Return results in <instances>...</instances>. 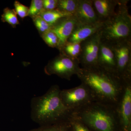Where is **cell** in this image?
I'll use <instances>...</instances> for the list:
<instances>
[{
  "label": "cell",
  "instance_id": "obj_1",
  "mask_svg": "<svg viewBox=\"0 0 131 131\" xmlns=\"http://www.w3.org/2000/svg\"><path fill=\"white\" fill-rule=\"evenodd\" d=\"M77 75L89 89L95 101L116 106L124 84L117 76L98 66L81 68Z\"/></svg>",
  "mask_w": 131,
  "mask_h": 131
},
{
  "label": "cell",
  "instance_id": "obj_2",
  "mask_svg": "<svg viewBox=\"0 0 131 131\" xmlns=\"http://www.w3.org/2000/svg\"><path fill=\"white\" fill-rule=\"evenodd\" d=\"M61 90L58 85H53L44 94L32 99L31 117L32 121L43 126L69 120L73 111L62 102Z\"/></svg>",
  "mask_w": 131,
  "mask_h": 131
},
{
  "label": "cell",
  "instance_id": "obj_3",
  "mask_svg": "<svg viewBox=\"0 0 131 131\" xmlns=\"http://www.w3.org/2000/svg\"><path fill=\"white\" fill-rule=\"evenodd\" d=\"M72 115L91 131H120L114 106L94 101L73 111Z\"/></svg>",
  "mask_w": 131,
  "mask_h": 131
},
{
  "label": "cell",
  "instance_id": "obj_4",
  "mask_svg": "<svg viewBox=\"0 0 131 131\" xmlns=\"http://www.w3.org/2000/svg\"><path fill=\"white\" fill-rule=\"evenodd\" d=\"M128 1L119 0L114 15L104 21L100 31L101 40L110 45L131 40V16L127 6Z\"/></svg>",
  "mask_w": 131,
  "mask_h": 131
},
{
  "label": "cell",
  "instance_id": "obj_5",
  "mask_svg": "<svg viewBox=\"0 0 131 131\" xmlns=\"http://www.w3.org/2000/svg\"><path fill=\"white\" fill-rule=\"evenodd\" d=\"M60 96L63 105L73 111L95 101L89 89L83 83L73 88L61 90Z\"/></svg>",
  "mask_w": 131,
  "mask_h": 131
},
{
  "label": "cell",
  "instance_id": "obj_6",
  "mask_svg": "<svg viewBox=\"0 0 131 131\" xmlns=\"http://www.w3.org/2000/svg\"><path fill=\"white\" fill-rule=\"evenodd\" d=\"M80 63L78 59H73L61 54L52 60L45 68L47 74L56 75L59 77L70 80L80 70Z\"/></svg>",
  "mask_w": 131,
  "mask_h": 131
},
{
  "label": "cell",
  "instance_id": "obj_7",
  "mask_svg": "<svg viewBox=\"0 0 131 131\" xmlns=\"http://www.w3.org/2000/svg\"><path fill=\"white\" fill-rule=\"evenodd\" d=\"M111 45L117 61V76L123 82L131 81V40Z\"/></svg>",
  "mask_w": 131,
  "mask_h": 131
},
{
  "label": "cell",
  "instance_id": "obj_8",
  "mask_svg": "<svg viewBox=\"0 0 131 131\" xmlns=\"http://www.w3.org/2000/svg\"><path fill=\"white\" fill-rule=\"evenodd\" d=\"M101 41L99 31L81 42V51L78 59L82 68L98 66L97 60Z\"/></svg>",
  "mask_w": 131,
  "mask_h": 131
},
{
  "label": "cell",
  "instance_id": "obj_9",
  "mask_svg": "<svg viewBox=\"0 0 131 131\" xmlns=\"http://www.w3.org/2000/svg\"><path fill=\"white\" fill-rule=\"evenodd\" d=\"M115 109L120 131H131V81L124 82L122 93Z\"/></svg>",
  "mask_w": 131,
  "mask_h": 131
},
{
  "label": "cell",
  "instance_id": "obj_10",
  "mask_svg": "<svg viewBox=\"0 0 131 131\" xmlns=\"http://www.w3.org/2000/svg\"><path fill=\"white\" fill-rule=\"evenodd\" d=\"M77 24V21L73 15L61 19L52 26L51 30L58 38V43L57 48L60 51L68 42V39Z\"/></svg>",
  "mask_w": 131,
  "mask_h": 131
},
{
  "label": "cell",
  "instance_id": "obj_11",
  "mask_svg": "<svg viewBox=\"0 0 131 131\" xmlns=\"http://www.w3.org/2000/svg\"><path fill=\"white\" fill-rule=\"evenodd\" d=\"M98 66L117 75V63L115 54L111 45L101 40L97 60Z\"/></svg>",
  "mask_w": 131,
  "mask_h": 131
},
{
  "label": "cell",
  "instance_id": "obj_12",
  "mask_svg": "<svg viewBox=\"0 0 131 131\" xmlns=\"http://www.w3.org/2000/svg\"><path fill=\"white\" fill-rule=\"evenodd\" d=\"M74 16L79 25H92L101 21L94 8L93 0H79Z\"/></svg>",
  "mask_w": 131,
  "mask_h": 131
},
{
  "label": "cell",
  "instance_id": "obj_13",
  "mask_svg": "<svg viewBox=\"0 0 131 131\" xmlns=\"http://www.w3.org/2000/svg\"><path fill=\"white\" fill-rule=\"evenodd\" d=\"M103 22L101 21L92 25L77 24L67 42L81 43L100 30Z\"/></svg>",
  "mask_w": 131,
  "mask_h": 131
},
{
  "label": "cell",
  "instance_id": "obj_14",
  "mask_svg": "<svg viewBox=\"0 0 131 131\" xmlns=\"http://www.w3.org/2000/svg\"><path fill=\"white\" fill-rule=\"evenodd\" d=\"M119 0H93V5L99 19L103 21L114 15Z\"/></svg>",
  "mask_w": 131,
  "mask_h": 131
},
{
  "label": "cell",
  "instance_id": "obj_15",
  "mask_svg": "<svg viewBox=\"0 0 131 131\" xmlns=\"http://www.w3.org/2000/svg\"><path fill=\"white\" fill-rule=\"evenodd\" d=\"M39 16L52 27L61 19L73 16V15L56 9L52 10H44Z\"/></svg>",
  "mask_w": 131,
  "mask_h": 131
},
{
  "label": "cell",
  "instance_id": "obj_16",
  "mask_svg": "<svg viewBox=\"0 0 131 131\" xmlns=\"http://www.w3.org/2000/svg\"><path fill=\"white\" fill-rule=\"evenodd\" d=\"M81 43L67 42L60 50L61 54L73 59H78L81 51Z\"/></svg>",
  "mask_w": 131,
  "mask_h": 131
},
{
  "label": "cell",
  "instance_id": "obj_17",
  "mask_svg": "<svg viewBox=\"0 0 131 131\" xmlns=\"http://www.w3.org/2000/svg\"><path fill=\"white\" fill-rule=\"evenodd\" d=\"M79 0H58L56 9L74 15Z\"/></svg>",
  "mask_w": 131,
  "mask_h": 131
},
{
  "label": "cell",
  "instance_id": "obj_18",
  "mask_svg": "<svg viewBox=\"0 0 131 131\" xmlns=\"http://www.w3.org/2000/svg\"><path fill=\"white\" fill-rule=\"evenodd\" d=\"M29 131H71L69 121L49 125L40 126Z\"/></svg>",
  "mask_w": 131,
  "mask_h": 131
},
{
  "label": "cell",
  "instance_id": "obj_19",
  "mask_svg": "<svg viewBox=\"0 0 131 131\" xmlns=\"http://www.w3.org/2000/svg\"><path fill=\"white\" fill-rule=\"evenodd\" d=\"M1 20L3 22H7L13 27L19 24L14 9H11L8 7L6 8L3 10Z\"/></svg>",
  "mask_w": 131,
  "mask_h": 131
},
{
  "label": "cell",
  "instance_id": "obj_20",
  "mask_svg": "<svg viewBox=\"0 0 131 131\" xmlns=\"http://www.w3.org/2000/svg\"><path fill=\"white\" fill-rule=\"evenodd\" d=\"M44 10L42 0H32L30 7L29 8L28 16L35 18L39 16Z\"/></svg>",
  "mask_w": 131,
  "mask_h": 131
},
{
  "label": "cell",
  "instance_id": "obj_21",
  "mask_svg": "<svg viewBox=\"0 0 131 131\" xmlns=\"http://www.w3.org/2000/svg\"><path fill=\"white\" fill-rule=\"evenodd\" d=\"M33 19L35 26L39 31L42 34V35L51 30V26L39 15L33 18Z\"/></svg>",
  "mask_w": 131,
  "mask_h": 131
},
{
  "label": "cell",
  "instance_id": "obj_22",
  "mask_svg": "<svg viewBox=\"0 0 131 131\" xmlns=\"http://www.w3.org/2000/svg\"><path fill=\"white\" fill-rule=\"evenodd\" d=\"M42 37L44 41L49 46L57 48L58 45V38L51 30L42 34Z\"/></svg>",
  "mask_w": 131,
  "mask_h": 131
},
{
  "label": "cell",
  "instance_id": "obj_23",
  "mask_svg": "<svg viewBox=\"0 0 131 131\" xmlns=\"http://www.w3.org/2000/svg\"><path fill=\"white\" fill-rule=\"evenodd\" d=\"M71 131H91L83 122L72 115L69 120Z\"/></svg>",
  "mask_w": 131,
  "mask_h": 131
},
{
  "label": "cell",
  "instance_id": "obj_24",
  "mask_svg": "<svg viewBox=\"0 0 131 131\" xmlns=\"http://www.w3.org/2000/svg\"><path fill=\"white\" fill-rule=\"evenodd\" d=\"M15 11L16 14L18 15L21 18L28 16L29 8L21 4L18 1L14 2Z\"/></svg>",
  "mask_w": 131,
  "mask_h": 131
},
{
  "label": "cell",
  "instance_id": "obj_25",
  "mask_svg": "<svg viewBox=\"0 0 131 131\" xmlns=\"http://www.w3.org/2000/svg\"><path fill=\"white\" fill-rule=\"evenodd\" d=\"M58 0H44L43 5L45 10H52L56 9Z\"/></svg>",
  "mask_w": 131,
  "mask_h": 131
}]
</instances>
